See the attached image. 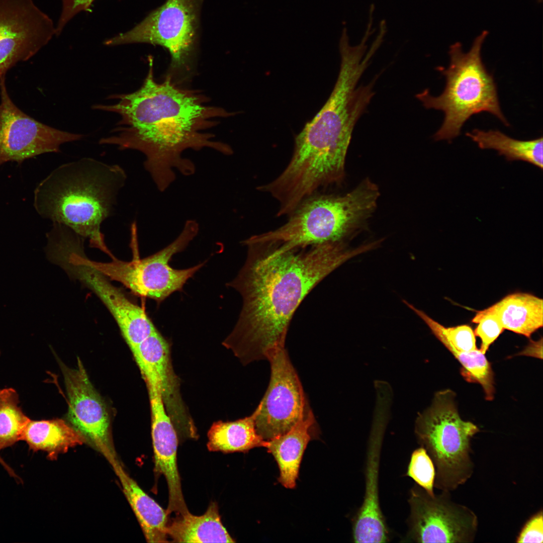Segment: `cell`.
<instances>
[{"mask_svg":"<svg viewBox=\"0 0 543 543\" xmlns=\"http://www.w3.org/2000/svg\"><path fill=\"white\" fill-rule=\"evenodd\" d=\"M241 243L247 255L227 286L242 299L238 319L222 344L244 365L285 347L296 310L323 279L357 255L343 242L284 249L267 242Z\"/></svg>","mask_w":543,"mask_h":543,"instance_id":"cell-1","label":"cell"},{"mask_svg":"<svg viewBox=\"0 0 543 543\" xmlns=\"http://www.w3.org/2000/svg\"><path fill=\"white\" fill-rule=\"evenodd\" d=\"M150 64L139 89L116 96L119 100L116 104L98 105L94 108L121 117L119 125L122 126L116 128L113 135L102 138L100 143L142 153L145 170L157 189L163 192L175 179L174 169L184 175L195 173L194 162L182 155L185 150L209 147L224 155H230L233 151L204 132L213 125V119L227 113L205 105L193 93L176 86L169 77L161 82L156 81L152 60Z\"/></svg>","mask_w":543,"mask_h":543,"instance_id":"cell-2","label":"cell"},{"mask_svg":"<svg viewBox=\"0 0 543 543\" xmlns=\"http://www.w3.org/2000/svg\"><path fill=\"white\" fill-rule=\"evenodd\" d=\"M339 51L340 67L334 88L320 110L296 136L289 162L298 174L313 182H329L344 175L354 127L375 94L379 76L357 85L372 55L348 45Z\"/></svg>","mask_w":543,"mask_h":543,"instance_id":"cell-3","label":"cell"},{"mask_svg":"<svg viewBox=\"0 0 543 543\" xmlns=\"http://www.w3.org/2000/svg\"><path fill=\"white\" fill-rule=\"evenodd\" d=\"M126 179L118 164L82 158L59 166L40 182L34 207L42 218L68 226L112 257L101 227L113 215Z\"/></svg>","mask_w":543,"mask_h":543,"instance_id":"cell-4","label":"cell"},{"mask_svg":"<svg viewBox=\"0 0 543 543\" xmlns=\"http://www.w3.org/2000/svg\"><path fill=\"white\" fill-rule=\"evenodd\" d=\"M379 195L369 179L343 195L315 193L304 199L279 228L245 240L268 242L284 249L344 240L374 211Z\"/></svg>","mask_w":543,"mask_h":543,"instance_id":"cell-5","label":"cell"},{"mask_svg":"<svg viewBox=\"0 0 543 543\" xmlns=\"http://www.w3.org/2000/svg\"><path fill=\"white\" fill-rule=\"evenodd\" d=\"M488 34L487 31H483L467 53L460 42L450 46L449 66L437 68L446 80L441 95L434 97L425 89L416 95L425 108L444 113L442 124L433 136L436 141H449L458 137L465 122L473 115L483 112L492 114L504 125L509 126L501 110L493 76L482 60L481 48Z\"/></svg>","mask_w":543,"mask_h":543,"instance_id":"cell-6","label":"cell"},{"mask_svg":"<svg viewBox=\"0 0 543 543\" xmlns=\"http://www.w3.org/2000/svg\"><path fill=\"white\" fill-rule=\"evenodd\" d=\"M455 396L448 390L436 393L431 406L419 415L415 424L418 443L435 468L434 487L441 491H454L474 471L471 439L479 429L460 418Z\"/></svg>","mask_w":543,"mask_h":543,"instance_id":"cell-7","label":"cell"},{"mask_svg":"<svg viewBox=\"0 0 543 543\" xmlns=\"http://www.w3.org/2000/svg\"><path fill=\"white\" fill-rule=\"evenodd\" d=\"M199 231L198 222L188 220L171 243L142 259L124 261L113 256L112 261L103 262L92 260L84 253L79 255V259L108 278L121 283L135 295L160 303L173 292L180 290L187 280L205 263L183 269H174L169 264L172 256L184 250Z\"/></svg>","mask_w":543,"mask_h":543,"instance_id":"cell-8","label":"cell"},{"mask_svg":"<svg viewBox=\"0 0 543 543\" xmlns=\"http://www.w3.org/2000/svg\"><path fill=\"white\" fill-rule=\"evenodd\" d=\"M70 231H55L49 237L46 250L52 261L71 277L88 288L104 303L115 319L130 349L157 331L144 310L131 302L109 278L95 268L80 261L73 253Z\"/></svg>","mask_w":543,"mask_h":543,"instance_id":"cell-9","label":"cell"},{"mask_svg":"<svg viewBox=\"0 0 543 543\" xmlns=\"http://www.w3.org/2000/svg\"><path fill=\"white\" fill-rule=\"evenodd\" d=\"M203 1L166 0L133 28L107 39L104 44L159 45L169 53L172 66H181L194 51L198 40Z\"/></svg>","mask_w":543,"mask_h":543,"instance_id":"cell-10","label":"cell"},{"mask_svg":"<svg viewBox=\"0 0 543 543\" xmlns=\"http://www.w3.org/2000/svg\"><path fill=\"white\" fill-rule=\"evenodd\" d=\"M410 514L406 541L416 542H473L478 528L475 513L454 502L450 492L429 494L415 484L408 498Z\"/></svg>","mask_w":543,"mask_h":543,"instance_id":"cell-11","label":"cell"},{"mask_svg":"<svg viewBox=\"0 0 543 543\" xmlns=\"http://www.w3.org/2000/svg\"><path fill=\"white\" fill-rule=\"evenodd\" d=\"M266 359L270 366V380L255 409V425L257 433L267 441L290 430L308 404L285 347L270 350Z\"/></svg>","mask_w":543,"mask_h":543,"instance_id":"cell-12","label":"cell"},{"mask_svg":"<svg viewBox=\"0 0 543 543\" xmlns=\"http://www.w3.org/2000/svg\"><path fill=\"white\" fill-rule=\"evenodd\" d=\"M0 166L9 161L19 164L38 155L60 151L63 143L83 135L44 124L26 114L11 100L6 76L0 77Z\"/></svg>","mask_w":543,"mask_h":543,"instance_id":"cell-13","label":"cell"},{"mask_svg":"<svg viewBox=\"0 0 543 543\" xmlns=\"http://www.w3.org/2000/svg\"><path fill=\"white\" fill-rule=\"evenodd\" d=\"M56 36L52 20L33 0H0V77Z\"/></svg>","mask_w":543,"mask_h":543,"instance_id":"cell-14","label":"cell"},{"mask_svg":"<svg viewBox=\"0 0 543 543\" xmlns=\"http://www.w3.org/2000/svg\"><path fill=\"white\" fill-rule=\"evenodd\" d=\"M68 400V418L73 427L87 438L106 459L116 457L111 443L110 418L81 361L71 369L62 366Z\"/></svg>","mask_w":543,"mask_h":543,"instance_id":"cell-15","label":"cell"},{"mask_svg":"<svg viewBox=\"0 0 543 543\" xmlns=\"http://www.w3.org/2000/svg\"><path fill=\"white\" fill-rule=\"evenodd\" d=\"M131 350L143 379H157L165 408L176 432L184 437L196 438L195 425L183 401L173 370L168 342L156 331Z\"/></svg>","mask_w":543,"mask_h":543,"instance_id":"cell-16","label":"cell"},{"mask_svg":"<svg viewBox=\"0 0 543 543\" xmlns=\"http://www.w3.org/2000/svg\"><path fill=\"white\" fill-rule=\"evenodd\" d=\"M151 414V436L154 471L163 475L168 489V515L183 514L189 511L182 492L177 465V433L165 408L157 383L146 384Z\"/></svg>","mask_w":543,"mask_h":543,"instance_id":"cell-17","label":"cell"},{"mask_svg":"<svg viewBox=\"0 0 543 543\" xmlns=\"http://www.w3.org/2000/svg\"><path fill=\"white\" fill-rule=\"evenodd\" d=\"M373 427L368 444L365 469V490L361 505L352 523L354 542H386L390 532L379 500L380 457L385 430L383 422Z\"/></svg>","mask_w":543,"mask_h":543,"instance_id":"cell-18","label":"cell"},{"mask_svg":"<svg viewBox=\"0 0 543 543\" xmlns=\"http://www.w3.org/2000/svg\"><path fill=\"white\" fill-rule=\"evenodd\" d=\"M315 422L308 405L300 420L288 431L267 441L266 446L280 470L279 482L286 488H294L298 477L302 458Z\"/></svg>","mask_w":543,"mask_h":543,"instance_id":"cell-19","label":"cell"},{"mask_svg":"<svg viewBox=\"0 0 543 543\" xmlns=\"http://www.w3.org/2000/svg\"><path fill=\"white\" fill-rule=\"evenodd\" d=\"M148 542H167L166 510L148 496L124 470L116 457L109 460Z\"/></svg>","mask_w":543,"mask_h":543,"instance_id":"cell-20","label":"cell"},{"mask_svg":"<svg viewBox=\"0 0 543 543\" xmlns=\"http://www.w3.org/2000/svg\"><path fill=\"white\" fill-rule=\"evenodd\" d=\"M543 301L533 295L515 293L482 310L481 314H492L504 329L530 337L543 323Z\"/></svg>","mask_w":543,"mask_h":543,"instance_id":"cell-21","label":"cell"},{"mask_svg":"<svg viewBox=\"0 0 543 543\" xmlns=\"http://www.w3.org/2000/svg\"><path fill=\"white\" fill-rule=\"evenodd\" d=\"M167 535L175 542H234L223 525L218 505L211 502L204 514L196 516L190 511L169 521Z\"/></svg>","mask_w":543,"mask_h":543,"instance_id":"cell-22","label":"cell"},{"mask_svg":"<svg viewBox=\"0 0 543 543\" xmlns=\"http://www.w3.org/2000/svg\"><path fill=\"white\" fill-rule=\"evenodd\" d=\"M85 438L73 427L61 419L29 420L22 436L29 449L42 450L49 459L56 458L59 453L82 444Z\"/></svg>","mask_w":543,"mask_h":543,"instance_id":"cell-23","label":"cell"},{"mask_svg":"<svg viewBox=\"0 0 543 543\" xmlns=\"http://www.w3.org/2000/svg\"><path fill=\"white\" fill-rule=\"evenodd\" d=\"M256 410L250 416L233 421L214 422L208 432L210 451L224 453L245 452L257 447H265L267 441L257 432Z\"/></svg>","mask_w":543,"mask_h":543,"instance_id":"cell-24","label":"cell"},{"mask_svg":"<svg viewBox=\"0 0 543 543\" xmlns=\"http://www.w3.org/2000/svg\"><path fill=\"white\" fill-rule=\"evenodd\" d=\"M466 135L480 148L494 149L507 161H524L542 169V136L523 141L512 138L498 130L485 131L477 129L467 132Z\"/></svg>","mask_w":543,"mask_h":543,"instance_id":"cell-25","label":"cell"},{"mask_svg":"<svg viewBox=\"0 0 543 543\" xmlns=\"http://www.w3.org/2000/svg\"><path fill=\"white\" fill-rule=\"evenodd\" d=\"M19 403L16 390L0 389V450L22 439L30 419L23 411Z\"/></svg>","mask_w":543,"mask_h":543,"instance_id":"cell-26","label":"cell"},{"mask_svg":"<svg viewBox=\"0 0 543 543\" xmlns=\"http://www.w3.org/2000/svg\"><path fill=\"white\" fill-rule=\"evenodd\" d=\"M461 363L462 374L467 381L479 383L485 393L487 400L494 398L493 374L491 365L480 349L470 352L456 350L449 344L442 343Z\"/></svg>","mask_w":543,"mask_h":543,"instance_id":"cell-27","label":"cell"},{"mask_svg":"<svg viewBox=\"0 0 543 543\" xmlns=\"http://www.w3.org/2000/svg\"><path fill=\"white\" fill-rule=\"evenodd\" d=\"M406 475L429 494H434L435 468L431 458L422 447L412 452Z\"/></svg>","mask_w":543,"mask_h":543,"instance_id":"cell-28","label":"cell"},{"mask_svg":"<svg viewBox=\"0 0 543 543\" xmlns=\"http://www.w3.org/2000/svg\"><path fill=\"white\" fill-rule=\"evenodd\" d=\"M472 321L478 324L474 332L481 338L480 350L485 354L490 345L504 329L498 319L492 314H481L477 312Z\"/></svg>","mask_w":543,"mask_h":543,"instance_id":"cell-29","label":"cell"},{"mask_svg":"<svg viewBox=\"0 0 543 543\" xmlns=\"http://www.w3.org/2000/svg\"><path fill=\"white\" fill-rule=\"evenodd\" d=\"M62 9L56 26V34L60 35L68 23L76 15L82 12H89L95 0H61Z\"/></svg>","mask_w":543,"mask_h":543,"instance_id":"cell-30","label":"cell"},{"mask_svg":"<svg viewBox=\"0 0 543 543\" xmlns=\"http://www.w3.org/2000/svg\"><path fill=\"white\" fill-rule=\"evenodd\" d=\"M543 541V515L541 509L532 516L522 527L517 537V542Z\"/></svg>","mask_w":543,"mask_h":543,"instance_id":"cell-31","label":"cell"},{"mask_svg":"<svg viewBox=\"0 0 543 543\" xmlns=\"http://www.w3.org/2000/svg\"><path fill=\"white\" fill-rule=\"evenodd\" d=\"M0 464L3 466L5 469L8 472L9 474L14 478L20 480L14 470L5 462L3 458L0 456Z\"/></svg>","mask_w":543,"mask_h":543,"instance_id":"cell-32","label":"cell"}]
</instances>
